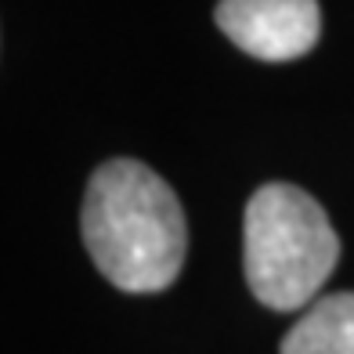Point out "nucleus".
<instances>
[{"label":"nucleus","mask_w":354,"mask_h":354,"mask_svg":"<svg viewBox=\"0 0 354 354\" xmlns=\"http://www.w3.org/2000/svg\"><path fill=\"white\" fill-rule=\"evenodd\" d=\"M84 246L123 293H159L181 275L188 224L174 188L138 159H109L84 196Z\"/></svg>","instance_id":"f257e3e1"},{"label":"nucleus","mask_w":354,"mask_h":354,"mask_svg":"<svg viewBox=\"0 0 354 354\" xmlns=\"http://www.w3.org/2000/svg\"><path fill=\"white\" fill-rule=\"evenodd\" d=\"M340 261L326 210L297 185H261L243 217V271L271 311H300Z\"/></svg>","instance_id":"f03ea898"},{"label":"nucleus","mask_w":354,"mask_h":354,"mask_svg":"<svg viewBox=\"0 0 354 354\" xmlns=\"http://www.w3.org/2000/svg\"><path fill=\"white\" fill-rule=\"evenodd\" d=\"M217 26L235 47L261 62H293L322 33L318 0H221Z\"/></svg>","instance_id":"7ed1b4c3"},{"label":"nucleus","mask_w":354,"mask_h":354,"mask_svg":"<svg viewBox=\"0 0 354 354\" xmlns=\"http://www.w3.org/2000/svg\"><path fill=\"white\" fill-rule=\"evenodd\" d=\"M282 354H354V293L315 300L286 333Z\"/></svg>","instance_id":"20e7f679"}]
</instances>
